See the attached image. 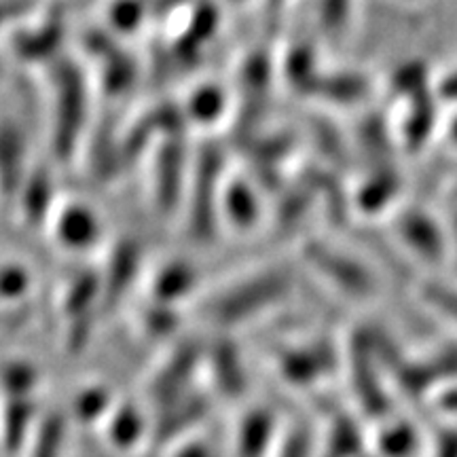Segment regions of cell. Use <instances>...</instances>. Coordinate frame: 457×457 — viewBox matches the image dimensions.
Returning <instances> with one entry per match:
<instances>
[{"label": "cell", "instance_id": "obj_21", "mask_svg": "<svg viewBox=\"0 0 457 457\" xmlns=\"http://www.w3.org/2000/svg\"><path fill=\"white\" fill-rule=\"evenodd\" d=\"M324 449L316 451V457H360L362 455V438L353 421L347 415L333 420L324 441Z\"/></svg>", "mask_w": 457, "mask_h": 457}, {"label": "cell", "instance_id": "obj_27", "mask_svg": "<svg viewBox=\"0 0 457 457\" xmlns=\"http://www.w3.org/2000/svg\"><path fill=\"white\" fill-rule=\"evenodd\" d=\"M225 112V100H222V94L214 87H204L197 91L191 98V104H188V117H191L193 123L197 125H212L219 121Z\"/></svg>", "mask_w": 457, "mask_h": 457}, {"label": "cell", "instance_id": "obj_6", "mask_svg": "<svg viewBox=\"0 0 457 457\" xmlns=\"http://www.w3.org/2000/svg\"><path fill=\"white\" fill-rule=\"evenodd\" d=\"M45 228H49L51 237L60 248L77 254L94 250L104 237L100 216L91 205L79 202V199L57 202Z\"/></svg>", "mask_w": 457, "mask_h": 457}, {"label": "cell", "instance_id": "obj_26", "mask_svg": "<svg viewBox=\"0 0 457 457\" xmlns=\"http://www.w3.org/2000/svg\"><path fill=\"white\" fill-rule=\"evenodd\" d=\"M415 447V432L407 424H386L377 434V449L384 457H409Z\"/></svg>", "mask_w": 457, "mask_h": 457}, {"label": "cell", "instance_id": "obj_12", "mask_svg": "<svg viewBox=\"0 0 457 457\" xmlns=\"http://www.w3.org/2000/svg\"><path fill=\"white\" fill-rule=\"evenodd\" d=\"M204 373L216 394L227 400L242 398L248 390V375L236 341L219 337L212 345L204 347Z\"/></svg>", "mask_w": 457, "mask_h": 457}, {"label": "cell", "instance_id": "obj_19", "mask_svg": "<svg viewBox=\"0 0 457 457\" xmlns=\"http://www.w3.org/2000/svg\"><path fill=\"white\" fill-rule=\"evenodd\" d=\"M38 417L32 396H4L0 407V449L4 453L24 451Z\"/></svg>", "mask_w": 457, "mask_h": 457}, {"label": "cell", "instance_id": "obj_5", "mask_svg": "<svg viewBox=\"0 0 457 457\" xmlns=\"http://www.w3.org/2000/svg\"><path fill=\"white\" fill-rule=\"evenodd\" d=\"M339 369V352L328 341H310L284 347L276 356V370L293 387H312Z\"/></svg>", "mask_w": 457, "mask_h": 457}, {"label": "cell", "instance_id": "obj_7", "mask_svg": "<svg viewBox=\"0 0 457 457\" xmlns=\"http://www.w3.org/2000/svg\"><path fill=\"white\" fill-rule=\"evenodd\" d=\"M142 265L145 248L136 237H121L108 248L106 262L100 270L102 313H111L134 290Z\"/></svg>", "mask_w": 457, "mask_h": 457}, {"label": "cell", "instance_id": "obj_14", "mask_svg": "<svg viewBox=\"0 0 457 457\" xmlns=\"http://www.w3.org/2000/svg\"><path fill=\"white\" fill-rule=\"evenodd\" d=\"M396 236L409 253L424 262H441L449 250V233L441 222L421 212H407L396 220Z\"/></svg>", "mask_w": 457, "mask_h": 457}, {"label": "cell", "instance_id": "obj_2", "mask_svg": "<svg viewBox=\"0 0 457 457\" xmlns=\"http://www.w3.org/2000/svg\"><path fill=\"white\" fill-rule=\"evenodd\" d=\"M225 163L216 148H205L193 163V174L188 176L185 193V210L188 237L197 244H210L219 231V204L222 180H225Z\"/></svg>", "mask_w": 457, "mask_h": 457}, {"label": "cell", "instance_id": "obj_13", "mask_svg": "<svg viewBox=\"0 0 457 457\" xmlns=\"http://www.w3.org/2000/svg\"><path fill=\"white\" fill-rule=\"evenodd\" d=\"M30 170L24 131L13 121H0V199L4 204H15Z\"/></svg>", "mask_w": 457, "mask_h": 457}, {"label": "cell", "instance_id": "obj_10", "mask_svg": "<svg viewBox=\"0 0 457 457\" xmlns=\"http://www.w3.org/2000/svg\"><path fill=\"white\" fill-rule=\"evenodd\" d=\"M210 409H212L210 398L195 387L168 407L157 411L155 424H151V441L148 443L159 449H170L171 445L185 441L208 420Z\"/></svg>", "mask_w": 457, "mask_h": 457}, {"label": "cell", "instance_id": "obj_22", "mask_svg": "<svg viewBox=\"0 0 457 457\" xmlns=\"http://www.w3.org/2000/svg\"><path fill=\"white\" fill-rule=\"evenodd\" d=\"M114 398L104 386H89L83 387L77 394L72 403V415L74 420L81 421L85 426H100L112 409Z\"/></svg>", "mask_w": 457, "mask_h": 457}, {"label": "cell", "instance_id": "obj_24", "mask_svg": "<svg viewBox=\"0 0 457 457\" xmlns=\"http://www.w3.org/2000/svg\"><path fill=\"white\" fill-rule=\"evenodd\" d=\"M34 278L21 262L0 265V303H21L32 293Z\"/></svg>", "mask_w": 457, "mask_h": 457}, {"label": "cell", "instance_id": "obj_20", "mask_svg": "<svg viewBox=\"0 0 457 457\" xmlns=\"http://www.w3.org/2000/svg\"><path fill=\"white\" fill-rule=\"evenodd\" d=\"M68 421L64 413L41 415L34 428L30 441L26 445V457H64Z\"/></svg>", "mask_w": 457, "mask_h": 457}, {"label": "cell", "instance_id": "obj_16", "mask_svg": "<svg viewBox=\"0 0 457 457\" xmlns=\"http://www.w3.org/2000/svg\"><path fill=\"white\" fill-rule=\"evenodd\" d=\"M54 179L47 168H32L15 199L20 220L30 228H45L60 199L55 195Z\"/></svg>", "mask_w": 457, "mask_h": 457}, {"label": "cell", "instance_id": "obj_3", "mask_svg": "<svg viewBox=\"0 0 457 457\" xmlns=\"http://www.w3.org/2000/svg\"><path fill=\"white\" fill-rule=\"evenodd\" d=\"M303 261L318 273L324 282L335 286L337 290L353 299H367L375 295L377 282L373 271L345 250L333 244L310 239L303 245Z\"/></svg>", "mask_w": 457, "mask_h": 457}, {"label": "cell", "instance_id": "obj_30", "mask_svg": "<svg viewBox=\"0 0 457 457\" xmlns=\"http://www.w3.org/2000/svg\"><path fill=\"white\" fill-rule=\"evenodd\" d=\"M168 457H214V451L210 447V443L202 441V438H197L193 434V436L185 438V441L171 445L168 449Z\"/></svg>", "mask_w": 457, "mask_h": 457}, {"label": "cell", "instance_id": "obj_18", "mask_svg": "<svg viewBox=\"0 0 457 457\" xmlns=\"http://www.w3.org/2000/svg\"><path fill=\"white\" fill-rule=\"evenodd\" d=\"M199 282L197 270L188 261H165L148 279V301L179 307L182 301L195 293Z\"/></svg>", "mask_w": 457, "mask_h": 457}, {"label": "cell", "instance_id": "obj_29", "mask_svg": "<svg viewBox=\"0 0 457 457\" xmlns=\"http://www.w3.org/2000/svg\"><path fill=\"white\" fill-rule=\"evenodd\" d=\"M428 301L436 307L443 316H447L457 324V288L455 286L434 284L428 290Z\"/></svg>", "mask_w": 457, "mask_h": 457}, {"label": "cell", "instance_id": "obj_28", "mask_svg": "<svg viewBox=\"0 0 457 457\" xmlns=\"http://www.w3.org/2000/svg\"><path fill=\"white\" fill-rule=\"evenodd\" d=\"M271 457H316L312 434L303 428H293L290 432H282L276 453Z\"/></svg>", "mask_w": 457, "mask_h": 457}, {"label": "cell", "instance_id": "obj_4", "mask_svg": "<svg viewBox=\"0 0 457 457\" xmlns=\"http://www.w3.org/2000/svg\"><path fill=\"white\" fill-rule=\"evenodd\" d=\"M199 370H204V345L195 341L176 343L148 377L146 396L153 407L159 411L195 390Z\"/></svg>", "mask_w": 457, "mask_h": 457}, {"label": "cell", "instance_id": "obj_15", "mask_svg": "<svg viewBox=\"0 0 457 457\" xmlns=\"http://www.w3.org/2000/svg\"><path fill=\"white\" fill-rule=\"evenodd\" d=\"M100 428L108 447L119 453H131L151 441V424H146V417L138 404L128 400L114 403Z\"/></svg>", "mask_w": 457, "mask_h": 457}, {"label": "cell", "instance_id": "obj_31", "mask_svg": "<svg viewBox=\"0 0 457 457\" xmlns=\"http://www.w3.org/2000/svg\"><path fill=\"white\" fill-rule=\"evenodd\" d=\"M455 250H457V225H455Z\"/></svg>", "mask_w": 457, "mask_h": 457}, {"label": "cell", "instance_id": "obj_17", "mask_svg": "<svg viewBox=\"0 0 457 457\" xmlns=\"http://www.w3.org/2000/svg\"><path fill=\"white\" fill-rule=\"evenodd\" d=\"M282 432L271 409L254 407L239 420L236 430L237 457H271L276 453Z\"/></svg>", "mask_w": 457, "mask_h": 457}, {"label": "cell", "instance_id": "obj_11", "mask_svg": "<svg viewBox=\"0 0 457 457\" xmlns=\"http://www.w3.org/2000/svg\"><path fill=\"white\" fill-rule=\"evenodd\" d=\"M219 220L237 236L253 233L262 220V202L259 188L250 179L225 174L219 204Z\"/></svg>", "mask_w": 457, "mask_h": 457}, {"label": "cell", "instance_id": "obj_1", "mask_svg": "<svg viewBox=\"0 0 457 457\" xmlns=\"http://www.w3.org/2000/svg\"><path fill=\"white\" fill-rule=\"evenodd\" d=\"M295 288V271L270 265L242 276L220 288L205 303L204 313L216 328L233 330L265 316L288 299Z\"/></svg>", "mask_w": 457, "mask_h": 457}, {"label": "cell", "instance_id": "obj_9", "mask_svg": "<svg viewBox=\"0 0 457 457\" xmlns=\"http://www.w3.org/2000/svg\"><path fill=\"white\" fill-rule=\"evenodd\" d=\"M187 185V155L179 145V136L170 134V140L155 153L151 171V195L159 212L174 214L185 202Z\"/></svg>", "mask_w": 457, "mask_h": 457}, {"label": "cell", "instance_id": "obj_23", "mask_svg": "<svg viewBox=\"0 0 457 457\" xmlns=\"http://www.w3.org/2000/svg\"><path fill=\"white\" fill-rule=\"evenodd\" d=\"M138 324H140V330L146 337L163 339V337L174 335L176 328H179V312H176V307L171 305L148 301L145 310L140 312Z\"/></svg>", "mask_w": 457, "mask_h": 457}, {"label": "cell", "instance_id": "obj_25", "mask_svg": "<svg viewBox=\"0 0 457 457\" xmlns=\"http://www.w3.org/2000/svg\"><path fill=\"white\" fill-rule=\"evenodd\" d=\"M0 386H3L4 396H32L38 387V370L30 362L17 360L3 369Z\"/></svg>", "mask_w": 457, "mask_h": 457}, {"label": "cell", "instance_id": "obj_8", "mask_svg": "<svg viewBox=\"0 0 457 457\" xmlns=\"http://www.w3.org/2000/svg\"><path fill=\"white\" fill-rule=\"evenodd\" d=\"M74 71H68L66 83V68L60 74V85L55 91V111H54V153L57 159L68 162L77 155V146L81 142L83 121H85V94L83 85L79 83V77H72Z\"/></svg>", "mask_w": 457, "mask_h": 457}]
</instances>
